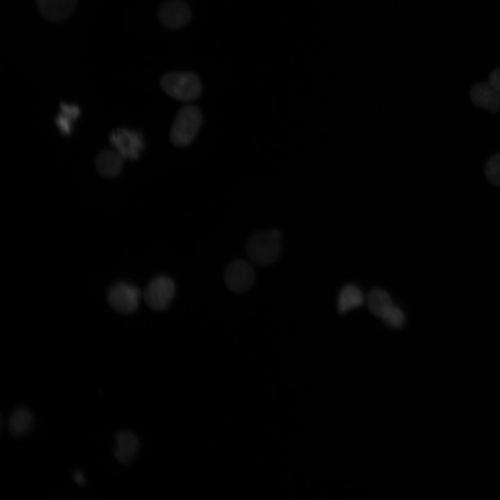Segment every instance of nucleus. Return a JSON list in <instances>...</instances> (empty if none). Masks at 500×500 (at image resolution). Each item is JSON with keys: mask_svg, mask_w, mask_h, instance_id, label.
Wrapping results in <instances>:
<instances>
[{"mask_svg": "<svg viewBox=\"0 0 500 500\" xmlns=\"http://www.w3.org/2000/svg\"><path fill=\"white\" fill-rule=\"evenodd\" d=\"M224 280L231 290L242 293L249 290L253 285L255 281L254 271L247 262L235 260L226 268Z\"/></svg>", "mask_w": 500, "mask_h": 500, "instance_id": "7", "label": "nucleus"}, {"mask_svg": "<svg viewBox=\"0 0 500 500\" xmlns=\"http://www.w3.org/2000/svg\"><path fill=\"white\" fill-rule=\"evenodd\" d=\"M60 113L55 119V124L63 135H69L72 132V122L80 115V108L74 104L61 103Z\"/></svg>", "mask_w": 500, "mask_h": 500, "instance_id": "15", "label": "nucleus"}, {"mask_svg": "<svg viewBox=\"0 0 500 500\" xmlns=\"http://www.w3.org/2000/svg\"><path fill=\"white\" fill-rule=\"evenodd\" d=\"M160 86L168 96L181 101L196 99L202 90L199 77L188 72H174L165 74L161 78Z\"/></svg>", "mask_w": 500, "mask_h": 500, "instance_id": "1", "label": "nucleus"}, {"mask_svg": "<svg viewBox=\"0 0 500 500\" xmlns=\"http://www.w3.org/2000/svg\"><path fill=\"white\" fill-rule=\"evenodd\" d=\"M203 122L200 110L193 106L182 108L177 113L170 131V140L176 147L189 145L197 135Z\"/></svg>", "mask_w": 500, "mask_h": 500, "instance_id": "2", "label": "nucleus"}, {"mask_svg": "<svg viewBox=\"0 0 500 500\" xmlns=\"http://www.w3.org/2000/svg\"><path fill=\"white\" fill-rule=\"evenodd\" d=\"M109 140L122 158L136 160L144 148L142 135L134 130L119 128L110 135Z\"/></svg>", "mask_w": 500, "mask_h": 500, "instance_id": "5", "label": "nucleus"}, {"mask_svg": "<svg viewBox=\"0 0 500 500\" xmlns=\"http://www.w3.org/2000/svg\"><path fill=\"white\" fill-rule=\"evenodd\" d=\"M33 424V414L26 408H16L8 420V428L15 437H21L28 433Z\"/></svg>", "mask_w": 500, "mask_h": 500, "instance_id": "13", "label": "nucleus"}, {"mask_svg": "<svg viewBox=\"0 0 500 500\" xmlns=\"http://www.w3.org/2000/svg\"><path fill=\"white\" fill-rule=\"evenodd\" d=\"M489 82L500 92V67L494 69L490 73Z\"/></svg>", "mask_w": 500, "mask_h": 500, "instance_id": "19", "label": "nucleus"}, {"mask_svg": "<svg viewBox=\"0 0 500 500\" xmlns=\"http://www.w3.org/2000/svg\"><path fill=\"white\" fill-rule=\"evenodd\" d=\"M280 237L281 233L276 230L253 235L247 245L249 258L258 264H269L275 261L280 253Z\"/></svg>", "mask_w": 500, "mask_h": 500, "instance_id": "3", "label": "nucleus"}, {"mask_svg": "<svg viewBox=\"0 0 500 500\" xmlns=\"http://www.w3.org/2000/svg\"><path fill=\"white\" fill-rule=\"evenodd\" d=\"M383 322L392 328H401L406 322L405 315L403 311L394 304L381 317Z\"/></svg>", "mask_w": 500, "mask_h": 500, "instance_id": "18", "label": "nucleus"}, {"mask_svg": "<svg viewBox=\"0 0 500 500\" xmlns=\"http://www.w3.org/2000/svg\"><path fill=\"white\" fill-rule=\"evenodd\" d=\"M95 167L103 177L116 178L123 169L122 157L116 151H102L96 157Z\"/></svg>", "mask_w": 500, "mask_h": 500, "instance_id": "12", "label": "nucleus"}, {"mask_svg": "<svg viewBox=\"0 0 500 500\" xmlns=\"http://www.w3.org/2000/svg\"><path fill=\"white\" fill-rule=\"evenodd\" d=\"M158 17L161 24L167 28L178 29L185 26L191 18L189 6L180 0H172L160 8Z\"/></svg>", "mask_w": 500, "mask_h": 500, "instance_id": "8", "label": "nucleus"}, {"mask_svg": "<svg viewBox=\"0 0 500 500\" xmlns=\"http://www.w3.org/2000/svg\"><path fill=\"white\" fill-rule=\"evenodd\" d=\"M78 0H35L40 12L47 19L60 22L74 11Z\"/></svg>", "mask_w": 500, "mask_h": 500, "instance_id": "10", "label": "nucleus"}, {"mask_svg": "<svg viewBox=\"0 0 500 500\" xmlns=\"http://www.w3.org/2000/svg\"><path fill=\"white\" fill-rule=\"evenodd\" d=\"M367 305L370 312L382 317L393 305L389 294L381 289H374L368 294Z\"/></svg>", "mask_w": 500, "mask_h": 500, "instance_id": "16", "label": "nucleus"}, {"mask_svg": "<svg viewBox=\"0 0 500 500\" xmlns=\"http://www.w3.org/2000/svg\"><path fill=\"white\" fill-rule=\"evenodd\" d=\"M116 447L114 455L121 463L131 462L139 450V440L136 435L128 431H120L116 434Z\"/></svg>", "mask_w": 500, "mask_h": 500, "instance_id": "11", "label": "nucleus"}, {"mask_svg": "<svg viewBox=\"0 0 500 500\" xmlns=\"http://www.w3.org/2000/svg\"><path fill=\"white\" fill-rule=\"evenodd\" d=\"M175 294V285L166 276H158L148 284L144 298L153 310L160 311L166 309L172 303Z\"/></svg>", "mask_w": 500, "mask_h": 500, "instance_id": "4", "label": "nucleus"}, {"mask_svg": "<svg viewBox=\"0 0 500 500\" xmlns=\"http://www.w3.org/2000/svg\"><path fill=\"white\" fill-rule=\"evenodd\" d=\"M140 297L141 292L138 288L125 283L115 284L108 294L110 306L123 314L135 312L139 306Z\"/></svg>", "mask_w": 500, "mask_h": 500, "instance_id": "6", "label": "nucleus"}, {"mask_svg": "<svg viewBox=\"0 0 500 500\" xmlns=\"http://www.w3.org/2000/svg\"><path fill=\"white\" fill-rule=\"evenodd\" d=\"M485 174L491 183L500 186V153L493 155L488 160Z\"/></svg>", "mask_w": 500, "mask_h": 500, "instance_id": "17", "label": "nucleus"}, {"mask_svg": "<svg viewBox=\"0 0 500 500\" xmlns=\"http://www.w3.org/2000/svg\"><path fill=\"white\" fill-rule=\"evenodd\" d=\"M470 97L477 107L485 108L493 112L500 109V92L490 82L475 84L470 90Z\"/></svg>", "mask_w": 500, "mask_h": 500, "instance_id": "9", "label": "nucleus"}, {"mask_svg": "<svg viewBox=\"0 0 500 500\" xmlns=\"http://www.w3.org/2000/svg\"><path fill=\"white\" fill-rule=\"evenodd\" d=\"M73 477L77 484L83 485L85 483V477L81 472H75L73 474Z\"/></svg>", "mask_w": 500, "mask_h": 500, "instance_id": "20", "label": "nucleus"}, {"mask_svg": "<svg viewBox=\"0 0 500 500\" xmlns=\"http://www.w3.org/2000/svg\"><path fill=\"white\" fill-rule=\"evenodd\" d=\"M364 301L363 293L358 287L351 284L346 285L342 288L339 294L338 311L344 314L351 309L362 306Z\"/></svg>", "mask_w": 500, "mask_h": 500, "instance_id": "14", "label": "nucleus"}]
</instances>
